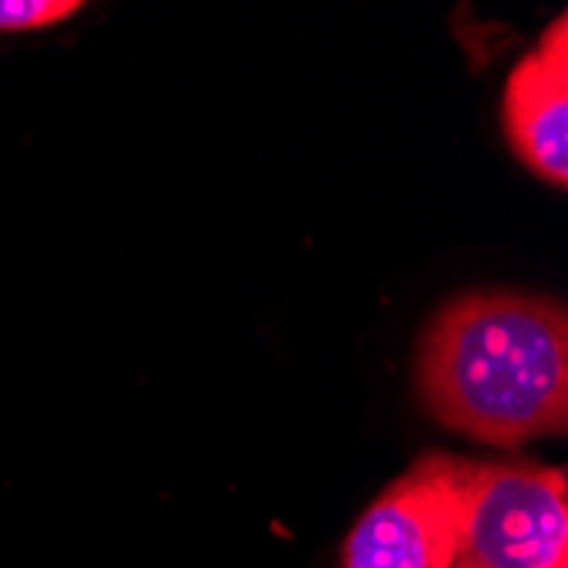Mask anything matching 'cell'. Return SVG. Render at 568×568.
<instances>
[{
	"label": "cell",
	"mask_w": 568,
	"mask_h": 568,
	"mask_svg": "<svg viewBox=\"0 0 568 568\" xmlns=\"http://www.w3.org/2000/svg\"><path fill=\"white\" fill-rule=\"evenodd\" d=\"M429 416L490 446L568 426V317L531 293H463L429 321L416 354Z\"/></svg>",
	"instance_id": "cell-1"
},
{
	"label": "cell",
	"mask_w": 568,
	"mask_h": 568,
	"mask_svg": "<svg viewBox=\"0 0 568 568\" xmlns=\"http://www.w3.org/2000/svg\"><path fill=\"white\" fill-rule=\"evenodd\" d=\"M480 463L429 453L361 514L344 568H456Z\"/></svg>",
	"instance_id": "cell-2"
},
{
	"label": "cell",
	"mask_w": 568,
	"mask_h": 568,
	"mask_svg": "<svg viewBox=\"0 0 568 568\" xmlns=\"http://www.w3.org/2000/svg\"><path fill=\"white\" fill-rule=\"evenodd\" d=\"M463 561L477 568H568V480L538 463H480Z\"/></svg>",
	"instance_id": "cell-3"
},
{
	"label": "cell",
	"mask_w": 568,
	"mask_h": 568,
	"mask_svg": "<svg viewBox=\"0 0 568 568\" xmlns=\"http://www.w3.org/2000/svg\"><path fill=\"white\" fill-rule=\"evenodd\" d=\"M504 136L535 178L568 184V18L558 14L504 85Z\"/></svg>",
	"instance_id": "cell-4"
},
{
	"label": "cell",
	"mask_w": 568,
	"mask_h": 568,
	"mask_svg": "<svg viewBox=\"0 0 568 568\" xmlns=\"http://www.w3.org/2000/svg\"><path fill=\"white\" fill-rule=\"evenodd\" d=\"M79 11V0H0V34L48 31Z\"/></svg>",
	"instance_id": "cell-5"
},
{
	"label": "cell",
	"mask_w": 568,
	"mask_h": 568,
	"mask_svg": "<svg viewBox=\"0 0 568 568\" xmlns=\"http://www.w3.org/2000/svg\"><path fill=\"white\" fill-rule=\"evenodd\" d=\"M456 568H477V565H470V561H463V558H459V561H456Z\"/></svg>",
	"instance_id": "cell-6"
}]
</instances>
